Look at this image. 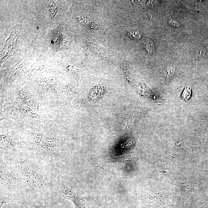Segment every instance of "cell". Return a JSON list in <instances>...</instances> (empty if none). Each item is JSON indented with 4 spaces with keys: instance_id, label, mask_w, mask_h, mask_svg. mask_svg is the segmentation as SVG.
<instances>
[{
    "instance_id": "1",
    "label": "cell",
    "mask_w": 208,
    "mask_h": 208,
    "mask_svg": "<svg viewBox=\"0 0 208 208\" xmlns=\"http://www.w3.org/2000/svg\"><path fill=\"white\" fill-rule=\"evenodd\" d=\"M18 166L21 179L30 187L36 190L44 188L46 179L41 169L32 163L26 161L20 162Z\"/></svg>"
},
{
    "instance_id": "2",
    "label": "cell",
    "mask_w": 208,
    "mask_h": 208,
    "mask_svg": "<svg viewBox=\"0 0 208 208\" xmlns=\"http://www.w3.org/2000/svg\"><path fill=\"white\" fill-rule=\"evenodd\" d=\"M32 134L34 142L42 156L50 161L59 157L57 143L54 139L42 134Z\"/></svg>"
},
{
    "instance_id": "3",
    "label": "cell",
    "mask_w": 208,
    "mask_h": 208,
    "mask_svg": "<svg viewBox=\"0 0 208 208\" xmlns=\"http://www.w3.org/2000/svg\"><path fill=\"white\" fill-rule=\"evenodd\" d=\"M57 190L62 197L71 201L76 208H87L84 200L65 184L59 183L57 185Z\"/></svg>"
},
{
    "instance_id": "4",
    "label": "cell",
    "mask_w": 208,
    "mask_h": 208,
    "mask_svg": "<svg viewBox=\"0 0 208 208\" xmlns=\"http://www.w3.org/2000/svg\"><path fill=\"white\" fill-rule=\"evenodd\" d=\"M1 189L17 191L20 189L19 181L11 175L7 170L1 167Z\"/></svg>"
},
{
    "instance_id": "5",
    "label": "cell",
    "mask_w": 208,
    "mask_h": 208,
    "mask_svg": "<svg viewBox=\"0 0 208 208\" xmlns=\"http://www.w3.org/2000/svg\"><path fill=\"white\" fill-rule=\"evenodd\" d=\"M1 151H7L14 146V143L11 136L9 134L1 135Z\"/></svg>"
},
{
    "instance_id": "6",
    "label": "cell",
    "mask_w": 208,
    "mask_h": 208,
    "mask_svg": "<svg viewBox=\"0 0 208 208\" xmlns=\"http://www.w3.org/2000/svg\"><path fill=\"white\" fill-rule=\"evenodd\" d=\"M191 90L188 86H186L182 95V98L185 101H187L191 97Z\"/></svg>"
},
{
    "instance_id": "7",
    "label": "cell",
    "mask_w": 208,
    "mask_h": 208,
    "mask_svg": "<svg viewBox=\"0 0 208 208\" xmlns=\"http://www.w3.org/2000/svg\"><path fill=\"white\" fill-rule=\"evenodd\" d=\"M169 24L170 25H172L173 27H178V26H179V23L176 22V21H170V23H169Z\"/></svg>"
},
{
    "instance_id": "8",
    "label": "cell",
    "mask_w": 208,
    "mask_h": 208,
    "mask_svg": "<svg viewBox=\"0 0 208 208\" xmlns=\"http://www.w3.org/2000/svg\"><path fill=\"white\" fill-rule=\"evenodd\" d=\"M34 208H45V207H41V206H40V207Z\"/></svg>"
}]
</instances>
